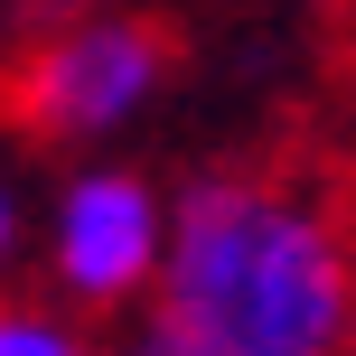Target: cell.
I'll list each match as a JSON object with an SVG mask.
<instances>
[{"label":"cell","instance_id":"obj_6","mask_svg":"<svg viewBox=\"0 0 356 356\" xmlns=\"http://www.w3.org/2000/svg\"><path fill=\"white\" fill-rule=\"evenodd\" d=\"M10 244H19V197H10V178H0V263H10Z\"/></svg>","mask_w":356,"mask_h":356},{"label":"cell","instance_id":"obj_2","mask_svg":"<svg viewBox=\"0 0 356 356\" xmlns=\"http://www.w3.org/2000/svg\"><path fill=\"white\" fill-rule=\"evenodd\" d=\"M160 66H169V47L141 19H75L66 38H47V47L29 56L19 104H29V122L56 131V141H94V131H122L131 113L160 94Z\"/></svg>","mask_w":356,"mask_h":356},{"label":"cell","instance_id":"obj_3","mask_svg":"<svg viewBox=\"0 0 356 356\" xmlns=\"http://www.w3.org/2000/svg\"><path fill=\"white\" fill-rule=\"evenodd\" d=\"M160 234H169V207L150 178L131 169H85L66 197H56V225H47V263H56V291L113 309L131 291L160 282Z\"/></svg>","mask_w":356,"mask_h":356},{"label":"cell","instance_id":"obj_5","mask_svg":"<svg viewBox=\"0 0 356 356\" xmlns=\"http://www.w3.org/2000/svg\"><path fill=\"white\" fill-rule=\"evenodd\" d=\"M113 356H216V347L197 338V328H178V319H160V309H150V319L131 328V338L113 347Z\"/></svg>","mask_w":356,"mask_h":356},{"label":"cell","instance_id":"obj_1","mask_svg":"<svg viewBox=\"0 0 356 356\" xmlns=\"http://www.w3.org/2000/svg\"><path fill=\"white\" fill-rule=\"evenodd\" d=\"M160 319L216 356H356V244L272 178H197L160 234Z\"/></svg>","mask_w":356,"mask_h":356},{"label":"cell","instance_id":"obj_4","mask_svg":"<svg viewBox=\"0 0 356 356\" xmlns=\"http://www.w3.org/2000/svg\"><path fill=\"white\" fill-rule=\"evenodd\" d=\"M0 356H94V338H75L47 309H0Z\"/></svg>","mask_w":356,"mask_h":356}]
</instances>
